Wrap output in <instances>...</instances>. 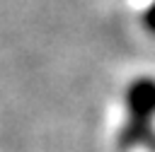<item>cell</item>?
I'll return each mask as SVG.
<instances>
[{
    "label": "cell",
    "mask_w": 155,
    "mask_h": 152,
    "mask_svg": "<svg viewBox=\"0 0 155 152\" xmlns=\"http://www.w3.org/2000/svg\"><path fill=\"white\" fill-rule=\"evenodd\" d=\"M126 106L131 113V121L138 123H150L155 116V80L140 77L131 82L126 92Z\"/></svg>",
    "instance_id": "obj_1"
},
{
    "label": "cell",
    "mask_w": 155,
    "mask_h": 152,
    "mask_svg": "<svg viewBox=\"0 0 155 152\" xmlns=\"http://www.w3.org/2000/svg\"><path fill=\"white\" fill-rule=\"evenodd\" d=\"M143 24H145V29H148L150 34H155V2L145 10V14H143Z\"/></svg>",
    "instance_id": "obj_2"
}]
</instances>
